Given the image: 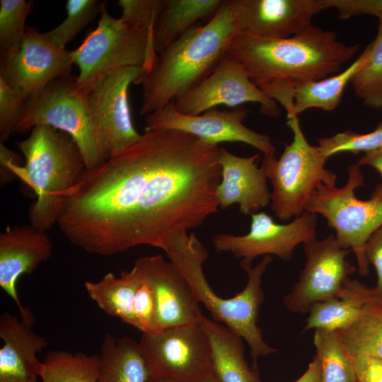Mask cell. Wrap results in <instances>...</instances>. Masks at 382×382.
Returning a JSON list of instances; mask_svg holds the SVG:
<instances>
[{
  "instance_id": "cell-43",
  "label": "cell",
  "mask_w": 382,
  "mask_h": 382,
  "mask_svg": "<svg viewBox=\"0 0 382 382\" xmlns=\"http://www.w3.org/2000/svg\"><path fill=\"white\" fill-rule=\"evenodd\" d=\"M147 382H185L168 377H156L150 376Z\"/></svg>"
},
{
  "instance_id": "cell-21",
  "label": "cell",
  "mask_w": 382,
  "mask_h": 382,
  "mask_svg": "<svg viewBox=\"0 0 382 382\" xmlns=\"http://www.w3.org/2000/svg\"><path fill=\"white\" fill-rule=\"evenodd\" d=\"M260 158L259 154L241 157L220 147L221 178L216 195L221 209L238 204L242 214L252 215L270 203L267 178L257 166Z\"/></svg>"
},
{
  "instance_id": "cell-23",
  "label": "cell",
  "mask_w": 382,
  "mask_h": 382,
  "mask_svg": "<svg viewBox=\"0 0 382 382\" xmlns=\"http://www.w3.org/2000/svg\"><path fill=\"white\" fill-rule=\"evenodd\" d=\"M199 324L209 339L214 372L221 382H260L257 369L250 367L245 358L238 335L204 315Z\"/></svg>"
},
{
  "instance_id": "cell-4",
  "label": "cell",
  "mask_w": 382,
  "mask_h": 382,
  "mask_svg": "<svg viewBox=\"0 0 382 382\" xmlns=\"http://www.w3.org/2000/svg\"><path fill=\"white\" fill-rule=\"evenodd\" d=\"M16 146L25 157V165L18 166L16 154L1 142V167L33 188L37 199L30 208V222L46 232L57 224L65 197L86 170L83 155L69 134L44 125L34 127Z\"/></svg>"
},
{
  "instance_id": "cell-16",
  "label": "cell",
  "mask_w": 382,
  "mask_h": 382,
  "mask_svg": "<svg viewBox=\"0 0 382 382\" xmlns=\"http://www.w3.org/2000/svg\"><path fill=\"white\" fill-rule=\"evenodd\" d=\"M74 64L71 52L27 25L18 49L0 58V78L29 99L53 81L70 76Z\"/></svg>"
},
{
  "instance_id": "cell-15",
  "label": "cell",
  "mask_w": 382,
  "mask_h": 382,
  "mask_svg": "<svg viewBox=\"0 0 382 382\" xmlns=\"http://www.w3.org/2000/svg\"><path fill=\"white\" fill-rule=\"evenodd\" d=\"M316 214L308 212L286 224L274 222L261 212L251 215L247 234H214L212 243L216 252H230L241 259L240 265H252L255 257L262 255H274L289 260L299 244L316 237Z\"/></svg>"
},
{
  "instance_id": "cell-39",
  "label": "cell",
  "mask_w": 382,
  "mask_h": 382,
  "mask_svg": "<svg viewBox=\"0 0 382 382\" xmlns=\"http://www.w3.org/2000/svg\"><path fill=\"white\" fill-rule=\"evenodd\" d=\"M364 253L368 263L373 265L376 272L377 283L373 292L377 305L382 308V227L370 236Z\"/></svg>"
},
{
  "instance_id": "cell-19",
  "label": "cell",
  "mask_w": 382,
  "mask_h": 382,
  "mask_svg": "<svg viewBox=\"0 0 382 382\" xmlns=\"http://www.w3.org/2000/svg\"><path fill=\"white\" fill-rule=\"evenodd\" d=\"M21 318L8 312L0 316V382H39L42 361L37 354L48 345L47 339L37 333L35 316L26 306Z\"/></svg>"
},
{
  "instance_id": "cell-40",
  "label": "cell",
  "mask_w": 382,
  "mask_h": 382,
  "mask_svg": "<svg viewBox=\"0 0 382 382\" xmlns=\"http://www.w3.org/2000/svg\"><path fill=\"white\" fill-rule=\"evenodd\" d=\"M357 382H382V359L371 357H351Z\"/></svg>"
},
{
  "instance_id": "cell-33",
  "label": "cell",
  "mask_w": 382,
  "mask_h": 382,
  "mask_svg": "<svg viewBox=\"0 0 382 382\" xmlns=\"http://www.w3.org/2000/svg\"><path fill=\"white\" fill-rule=\"evenodd\" d=\"M101 3L98 0H68L66 18L53 29L45 32V35L58 47L65 48L100 13Z\"/></svg>"
},
{
  "instance_id": "cell-13",
  "label": "cell",
  "mask_w": 382,
  "mask_h": 382,
  "mask_svg": "<svg viewBox=\"0 0 382 382\" xmlns=\"http://www.w3.org/2000/svg\"><path fill=\"white\" fill-rule=\"evenodd\" d=\"M146 75L142 66L126 67L108 75L88 94L91 118L106 160L141 136L132 122L129 88L132 83H141Z\"/></svg>"
},
{
  "instance_id": "cell-10",
  "label": "cell",
  "mask_w": 382,
  "mask_h": 382,
  "mask_svg": "<svg viewBox=\"0 0 382 382\" xmlns=\"http://www.w3.org/2000/svg\"><path fill=\"white\" fill-rule=\"evenodd\" d=\"M139 346L150 376L205 382L214 374L209 341L199 323L142 333Z\"/></svg>"
},
{
  "instance_id": "cell-6",
  "label": "cell",
  "mask_w": 382,
  "mask_h": 382,
  "mask_svg": "<svg viewBox=\"0 0 382 382\" xmlns=\"http://www.w3.org/2000/svg\"><path fill=\"white\" fill-rule=\"evenodd\" d=\"M100 15L97 27L71 52L73 62L79 69L78 89L86 95L117 70L142 66L147 74L158 55L153 35L112 16L105 2L101 3Z\"/></svg>"
},
{
  "instance_id": "cell-20",
  "label": "cell",
  "mask_w": 382,
  "mask_h": 382,
  "mask_svg": "<svg viewBox=\"0 0 382 382\" xmlns=\"http://www.w3.org/2000/svg\"><path fill=\"white\" fill-rule=\"evenodd\" d=\"M52 251L53 245L46 232L31 224L7 226L0 233V287L14 301L20 313L25 307L16 289L18 278L48 260Z\"/></svg>"
},
{
  "instance_id": "cell-8",
  "label": "cell",
  "mask_w": 382,
  "mask_h": 382,
  "mask_svg": "<svg viewBox=\"0 0 382 382\" xmlns=\"http://www.w3.org/2000/svg\"><path fill=\"white\" fill-rule=\"evenodd\" d=\"M364 185L360 166L354 163L348 168V179L344 186L320 185L305 207V212L319 214L326 219L328 226L335 231V239L342 248L354 252L359 272L364 277L369 272L366 243L382 227V183L376 186L369 199L361 200L354 191Z\"/></svg>"
},
{
  "instance_id": "cell-30",
  "label": "cell",
  "mask_w": 382,
  "mask_h": 382,
  "mask_svg": "<svg viewBox=\"0 0 382 382\" xmlns=\"http://www.w3.org/2000/svg\"><path fill=\"white\" fill-rule=\"evenodd\" d=\"M313 344L320 364V382H357L351 357L337 331L315 330Z\"/></svg>"
},
{
  "instance_id": "cell-32",
  "label": "cell",
  "mask_w": 382,
  "mask_h": 382,
  "mask_svg": "<svg viewBox=\"0 0 382 382\" xmlns=\"http://www.w3.org/2000/svg\"><path fill=\"white\" fill-rule=\"evenodd\" d=\"M33 1H0V56L7 57L20 47L25 33L26 18Z\"/></svg>"
},
{
  "instance_id": "cell-2",
  "label": "cell",
  "mask_w": 382,
  "mask_h": 382,
  "mask_svg": "<svg viewBox=\"0 0 382 382\" xmlns=\"http://www.w3.org/2000/svg\"><path fill=\"white\" fill-rule=\"evenodd\" d=\"M358 49L359 45L339 41L334 31L313 25L282 39L237 33L227 53L243 66L251 81L268 98L291 116L296 88L340 72Z\"/></svg>"
},
{
  "instance_id": "cell-12",
  "label": "cell",
  "mask_w": 382,
  "mask_h": 382,
  "mask_svg": "<svg viewBox=\"0 0 382 382\" xmlns=\"http://www.w3.org/2000/svg\"><path fill=\"white\" fill-rule=\"evenodd\" d=\"M248 112L246 108L239 106L231 110L214 108L199 115H186L178 111L170 102L146 115L144 130L180 131L216 146L221 142H241L264 155H275V147L267 135L255 132L243 124Z\"/></svg>"
},
{
  "instance_id": "cell-38",
  "label": "cell",
  "mask_w": 382,
  "mask_h": 382,
  "mask_svg": "<svg viewBox=\"0 0 382 382\" xmlns=\"http://www.w3.org/2000/svg\"><path fill=\"white\" fill-rule=\"evenodd\" d=\"M326 4L328 8H335L340 19L370 15L376 17L382 25V0H326Z\"/></svg>"
},
{
  "instance_id": "cell-9",
  "label": "cell",
  "mask_w": 382,
  "mask_h": 382,
  "mask_svg": "<svg viewBox=\"0 0 382 382\" xmlns=\"http://www.w3.org/2000/svg\"><path fill=\"white\" fill-rule=\"evenodd\" d=\"M41 125L69 134L79 147L87 170L105 162L91 118L88 95L79 91L76 77L59 78L29 98L16 134L26 133Z\"/></svg>"
},
{
  "instance_id": "cell-41",
  "label": "cell",
  "mask_w": 382,
  "mask_h": 382,
  "mask_svg": "<svg viewBox=\"0 0 382 382\" xmlns=\"http://www.w3.org/2000/svg\"><path fill=\"white\" fill-rule=\"evenodd\" d=\"M357 163L371 166L382 175V149L365 153Z\"/></svg>"
},
{
  "instance_id": "cell-11",
  "label": "cell",
  "mask_w": 382,
  "mask_h": 382,
  "mask_svg": "<svg viewBox=\"0 0 382 382\" xmlns=\"http://www.w3.org/2000/svg\"><path fill=\"white\" fill-rule=\"evenodd\" d=\"M303 244L306 262L298 281L283 299L293 313H308L317 303L339 296L349 275L356 267L346 258L349 249L342 248L335 236L319 241L313 237Z\"/></svg>"
},
{
  "instance_id": "cell-22",
  "label": "cell",
  "mask_w": 382,
  "mask_h": 382,
  "mask_svg": "<svg viewBox=\"0 0 382 382\" xmlns=\"http://www.w3.org/2000/svg\"><path fill=\"white\" fill-rule=\"evenodd\" d=\"M379 307L373 287L349 278L341 294L316 303L309 311L303 332L314 329L337 331L365 312Z\"/></svg>"
},
{
  "instance_id": "cell-28",
  "label": "cell",
  "mask_w": 382,
  "mask_h": 382,
  "mask_svg": "<svg viewBox=\"0 0 382 382\" xmlns=\"http://www.w3.org/2000/svg\"><path fill=\"white\" fill-rule=\"evenodd\" d=\"M100 356L66 350L50 351L42 361L40 382H98Z\"/></svg>"
},
{
  "instance_id": "cell-29",
  "label": "cell",
  "mask_w": 382,
  "mask_h": 382,
  "mask_svg": "<svg viewBox=\"0 0 382 382\" xmlns=\"http://www.w3.org/2000/svg\"><path fill=\"white\" fill-rule=\"evenodd\" d=\"M337 332L350 357L382 359V308L365 312Z\"/></svg>"
},
{
  "instance_id": "cell-24",
  "label": "cell",
  "mask_w": 382,
  "mask_h": 382,
  "mask_svg": "<svg viewBox=\"0 0 382 382\" xmlns=\"http://www.w3.org/2000/svg\"><path fill=\"white\" fill-rule=\"evenodd\" d=\"M224 0H161L154 30V47L158 54L199 20L210 21Z\"/></svg>"
},
{
  "instance_id": "cell-31",
  "label": "cell",
  "mask_w": 382,
  "mask_h": 382,
  "mask_svg": "<svg viewBox=\"0 0 382 382\" xmlns=\"http://www.w3.org/2000/svg\"><path fill=\"white\" fill-rule=\"evenodd\" d=\"M367 59L350 83L363 103L374 109L382 108V25L378 24L376 38L370 43Z\"/></svg>"
},
{
  "instance_id": "cell-34",
  "label": "cell",
  "mask_w": 382,
  "mask_h": 382,
  "mask_svg": "<svg viewBox=\"0 0 382 382\" xmlns=\"http://www.w3.org/2000/svg\"><path fill=\"white\" fill-rule=\"evenodd\" d=\"M318 148L325 158L342 152L367 153L382 149V122L372 132L361 134L352 131L339 132L318 140Z\"/></svg>"
},
{
  "instance_id": "cell-35",
  "label": "cell",
  "mask_w": 382,
  "mask_h": 382,
  "mask_svg": "<svg viewBox=\"0 0 382 382\" xmlns=\"http://www.w3.org/2000/svg\"><path fill=\"white\" fill-rule=\"evenodd\" d=\"M28 98L0 78V141L16 134Z\"/></svg>"
},
{
  "instance_id": "cell-3",
  "label": "cell",
  "mask_w": 382,
  "mask_h": 382,
  "mask_svg": "<svg viewBox=\"0 0 382 382\" xmlns=\"http://www.w3.org/2000/svg\"><path fill=\"white\" fill-rule=\"evenodd\" d=\"M228 0L205 25H196L160 52L142 81L141 115L173 102L214 69L238 33Z\"/></svg>"
},
{
  "instance_id": "cell-36",
  "label": "cell",
  "mask_w": 382,
  "mask_h": 382,
  "mask_svg": "<svg viewBox=\"0 0 382 382\" xmlns=\"http://www.w3.org/2000/svg\"><path fill=\"white\" fill-rule=\"evenodd\" d=\"M117 4L121 8L120 18L124 21L154 37L161 0H120Z\"/></svg>"
},
{
  "instance_id": "cell-18",
  "label": "cell",
  "mask_w": 382,
  "mask_h": 382,
  "mask_svg": "<svg viewBox=\"0 0 382 382\" xmlns=\"http://www.w3.org/2000/svg\"><path fill=\"white\" fill-rule=\"evenodd\" d=\"M134 265L155 295L156 332L199 323L203 316L200 303L187 280L170 261L156 255L140 257Z\"/></svg>"
},
{
  "instance_id": "cell-27",
  "label": "cell",
  "mask_w": 382,
  "mask_h": 382,
  "mask_svg": "<svg viewBox=\"0 0 382 382\" xmlns=\"http://www.w3.org/2000/svg\"><path fill=\"white\" fill-rule=\"evenodd\" d=\"M370 47L369 43L343 71L297 87L294 93L293 114L298 116L309 108L334 110L340 104L347 85L367 59Z\"/></svg>"
},
{
  "instance_id": "cell-1",
  "label": "cell",
  "mask_w": 382,
  "mask_h": 382,
  "mask_svg": "<svg viewBox=\"0 0 382 382\" xmlns=\"http://www.w3.org/2000/svg\"><path fill=\"white\" fill-rule=\"evenodd\" d=\"M220 147L171 129L139 139L86 170L57 221L70 243L110 256L138 245L166 253L175 238L216 213Z\"/></svg>"
},
{
  "instance_id": "cell-7",
  "label": "cell",
  "mask_w": 382,
  "mask_h": 382,
  "mask_svg": "<svg viewBox=\"0 0 382 382\" xmlns=\"http://www.w3.org/2000/svg\"><path fill=\"white\" fill-rule=\"evenodd\" d=\"M286 125L293 133L291 142L278 159L264 155L260 167L272 185L270 209L282 221L301 215L317 188L323 184L335 185L337 178L325 168L328 159L318 146L307 141L298 116H287Z\"/></svg>"
},
{
  "instance_id": "cell-14",
  "label": "cell",
  "mask_w": 382,
  "mask_h": 382,
  "mask_svg": "<svg viewBox=\"0 0 382 382\" xmlns=\"http://www.w3.org/2000/svg\"><path fill=\"white\" fill-rule=\"evenodd\" d=\"M173 103L178 111L186 115H199L218 105L234 108L246 103L259 104L260 112L269 117L280 113L277 103L268 98L243 66L228 53L207 77Z\"/></svg>"
},
{
  "instance_id": "cell-44",
  "label": "cell",
  "mask_w": 382,
  "mask_h": 382,
  "mask_svg": "<svg viewBox=\"0 0 382 382\" xmlns=\"http://www.w3.org/2000/svg\"><path fill=\"white\" fill-rule=\"evenodd\" d=\"M205 382H221L215 374L212 375L209 379H207Z\"/></svg>"
},
{
  "instance_id": "cell-17",
  "label": "cell",
  "mask_w": 382,
  "mask_h": 382,
  "mask_svg": "<svg viewBox=\"0 0 382 382\" xmlns=\"http://www.w3.org/2000/svg\"><path fill=\"white\" fill-rule=\"evenodd\" d=\"M238 33L267 39L287 38L313 25L327 9L326 0H228Z\"/></svg>"
},
{
  "instance_id": "cell-25",
  "label": "cell",
  "mask_w": 382,
  "mask_h": 382,
  "mask_svg": "<svg viewBox=\"0 0 382 382\" xmlns=\"http://www.w3.org/2000/svg\"><path fill=\"white\" fill-rule=\"evenodd\" d=\"M141 279L137 268L121 270L119 277L106 273L96 282L86 281L88 296L108 314L136 327L134 303Z\"/></svg>"
},
{
  "instance_id": "cell-42",
  "label": "cell",
  "mask_w": 382,
  "mask_h": 382,
  "mask_svg": "<svg viewBox=\"0 0 382 382\" xmlns=\"http://www.w3.org/2000/svg\"><path fill=\"white\" fill-rule=\"evenodd\" d=\"M321 371L320 361L316 355L309 363L306 371L294 382H320Z\"/></svg>"
},
{
  "instance_id": "cell-37",
  "label": "cell",
  "mask_w": 382,
  "mask_h": 382,
  "mask_svg": "<svg viewBox=\"0 0 382 382\" xmlns=\"http://www.w3.org/2000/svg\"><path fill=\"white\" fill-rule=\"evenodd\" d=\"M138 272L141 284L137 289L134 303L135 328L141 330L142 333H154L156 332V300L151 286L141 277L139 271Z\"/></svg>"
},
{
  "instance_id": "cell-26",
  "label": "cell",
  "mask_w": 382,
  "mask_h": 382,
  "mask_svg": "<svg viewBox=\"0 0 382 382\" xmlns=\"http://www.w3.org/2000/svg\"><path fill=\"white\" fill-rule=\"evenodd\" d=\"M98 382H147L150 374L139 342L105 335L101 345Z\"/></svg>"
},
{
  "instance_id": "cell-5",
  "label": "cell",
  "mask_w": 382,
  "mask_h": 382,
  "mask_svg": "<svg viewBox=\"0 0 382 382\" xmlns=\"http://www.w3.org/2000/svg\"><path fill=\"white\" fill-rule=\"evenodd\" d=\"M166 253L169 261L187 280L198 302L209 311L214 320L224 324L248 343L256 367L258 357L277 352L264 341L261 329L257 325L264 300L262 278L272 261L270 255H265L254 267L240 265L247 274V283L235 296L223 299L213 291L206 279L203 264L208 259L209 252L194 233H183L178 236Z\"/></svg>"
}]
</instances>
